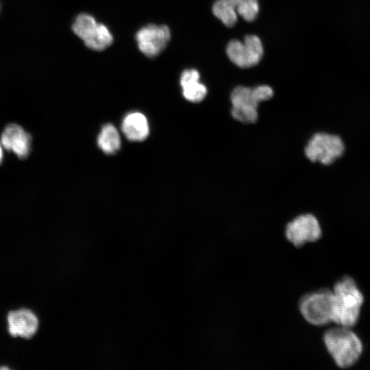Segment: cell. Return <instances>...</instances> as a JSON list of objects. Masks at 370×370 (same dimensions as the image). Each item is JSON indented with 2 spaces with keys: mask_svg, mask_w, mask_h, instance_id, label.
<instances>
[{
  "mask_svg": "<svg viewBox=\"0 0 370 370\" xmlns=\"http://www.w3.org/2000/svg\"><path fill=\"white\" fill-rule=\"evenodd\" d=\"M332 292V322L348 328L354 326L358 319L364 299L354 280L344 277L334 284Z\"/></svg>",
  "mask_w": 370,
  "mask_h": 370,
  "instance_id": "cell-1",
  "label": "cell"
},
{
  "mask_svg": "<svg viewBox=\"0 0 370 370\" xmlns=\"http://www.w3.org/2000/svg\"><path fill=\"white\" fill-rule=\"evenodd\" d=\"M323 341L336 364L342 368L353 365L362 349L359 338L345 326L337 325L328 330L323 334Z\"/></svg>",
  "mask_w": 370,
  "mask_h": 370,
  "instance_id": "cell-2",
  "label": "cell"
},
{
  "mask_svg": "<svg viewBox=\"0 0 370 370\" xmlns=\"http://www.w3.org/2000/svg\"><path fill=\"white\" fill-rule=\"evenodd\" d=\"M273 96V89L267 85H260L254 88L238 86L230 94L231 116L241 123H255L258 119L259 103L269 100Z\"/></svg>",
  "mask_w": 370,
  "mask_h": 370,
  "instance_id": "cell-3",
  "label": "cell"
},
{
  "mask_svg": "<svg viewBox=\"0 0 370 370\" xmlns=\"http://www.w3.org/2000/svg\"><path fill=\"white\" fill-rule=\"evenodd\" d=\"M345 151V144L341 136L325 132L313 134L304 148V154L308 160L324 166L333 165Z\"/></svg>",
  "mask_w": 370,
  "mask_h": 370,
  "instance_id": "cell-4",
  "label": "cell"
},
{
  "mask_svg": "<svg viewBox=\"0 0 370 370\" xmlns=\"http://www.w3.org/2000/svg\"><path fill=\"white\" fill-rule=\"evenodd\" d=\"M299 310L303 318L315 326L332 322L333 292L322 288L305 294L299 301Z\"/></svg>",
  "mask_w": 370,
  "mask_h": 370,
  "instance_id": "cell-5",
  "label": "cell"
},
{
  "mask_svg": "<svg viewBox=\"0 0 370 370\" xmlns=\"http://www.w3.org/2000/svg\"><path fill=\"white\" fill-rule=\"evenodd\" d=\"M72 29L92 50L103 51L113 42V36L108 28L97 23L92 16L86 13L80 14L76 17Z\"/></svg>",
  "mask_w": 370,
  "mask_h": 370,
  "instance_id": "cell-6",
  "label": "cell"
},
{
  "mask_svg": "<svg viewBox=\"0 0 370 370\" xmlns=\"http://www.w3.org/2000/svg\"><path fill=\"white\" fill-rule=\"evenodd\" d=\"M322 234L317 218L312 214H300L286 225V239L295 247L319 240Z\"/></svg>",
  "mask_w": 370,
  "mask_h": 370,
  "instance_id": "cell-7",
  "label": "cell"
},
{
  "mask_svg": "<svg viewBox=\"0 0 370 370\" xmlns=\"http://www.w3.org/2000/svg\"><path fill=\"white\" fill-rule=\"evenodd\" d=\"M136 38L140 51L153 58L164 49L170 40L171 32L166 25L149 24L138 31Z\"/></svg>",
  "mask_w": 370,
  "mask_h": 370,
  "instance_id": "cell-8",
  "label": "cell"
},
{
  "mask_svg": "<svg viewBox=\"0 0 370 370\" xmlns=\"http://www.w3.org/2000/svg\"><path fill=\"white\" fill-rule=\"evenodd\" d=\"M0 142L3 147L18 158H26L32 149V137L21 125L10 123L3 130Z\"/></svg>",
  "mask_w": 370,
  "mask_h": 370,
  "instance_id": "cell-9",
  "label": "cell"
},
{
  "mask_svg": "<svg viewBox=\"0 0 370 370\" xmlns=\"http://www.w3.org/2000/svg\"><path fill=\"white\" fill-rule=\"evenodd\" d=\"M8 329L12 336L32 337L38 330V319L30 310L21 308L10 311L7 317Z\"/></svg>",
  "mask_w": 370,
  "mask_h": 370,
  "instance_id": "cell-10",
  "label": "cell"
},
{
  "mask_svg": "<svg viewBox=\"0 0 370 370\" xmlns=\"http://www.w3.org/2000/svg\"><path fill=\"white\" fill-rule=\"evenodd\" d=\"M200 75L196 69L185 70L181 75L180 85L184 98L193 103L202 101L207 95V88L199 82Z\"/></svg>",
  "mask_w": 370,
  "mask_h": 370,
  "instance_id": "cell-11",
  "label": "cell"
},
{
  "mask_svg": "<svg viewBox=\"0 0 370 370\" xmlns=\"http://www.w3.org/2000/svg\"><path fill=\"white\" fill-rule=\"evenodd\" d=\"M121 130L125 137L131 141H142L149 133L146 116L139 112L128 113L123 119Z\"/></svg>",
  "mask_w": 370,
  "mask_h": 370,
  "instance_id": "cell-12",
  "label": "cell"
},
{
  "mask_svg": "<svg viewBox=\"0 0 370 370\" xmlns=\"http://www.w3.org/2000/svg\"><path fill=\"white\" fill-rule=\"evenodd\" d=\"M121 137L117 129L111 123L103 126L97 138V145L106 154H114L121 147Z\"/></svg>",
  "mask_w": 370,
  "mask_h": 370,
  "instance_id": "cell-13",
  "label": "cell"
},
{
  "mask_svg": "<svg viewBox=\"0 0 370 370\" xmlns=\"http://www.w3.org/2000/svg\"><path fill=\"white\" fill-rule=\"evenodd\" d=\"M247 58V68L257 65L263 56L261 40L256 35H247L243 41Z\"/></svg>",
  "mask_w": 370,
  "mask_h": 370,
  "instance_id": "cell-14",
  "label": "cell"
},
{
  "mask_svg": "<svg viewBox=\"0 0 370 370\" xmlns=\"http://www.w3.org/2000/svg\"><path fill=\"white\" fill-rule=\"evenodd\" d=\"M212 12L227 27L234 26L237 21L236 9L222 0H217L214 3Z\"/></svg>",
  "mask_w": 370,
  "mask_h": 370,
  "instance_id": "cell-15",
  "label": "cell"
},
{
  "mask_svg": "<svg viewBox=\"0 0 370 370\" xmlns=\"http://www.w3.org/2000/svg\"><path fill=\"white\" fill-rule=\"evenodd\" d=\"M226 54L238 67L247 68L245 49L242 41L236 39L230 40L226 47Z\"/></svg>",
  "mask_w": 370,
  "mask_h": 370,
  "instance_id": "cell-16",
  "label": "cell"
},
{
  "mask_svg": "<svg viewBox=\"0 0 370 370\" xmlns=\"http://www.w3.org/2000/svg\"><path fill=\"white\" fill-rule=\"evenodd\" d=\"M236 11L245 21L251 22L259 12L258 0H243L236 7Z\"/></svg>",
  "mask_w": 370,
  "mask_h": 370,
  "instance_id": "cell-17",
  "label": "cell"
},
{
  "mask_svg": "<svg viewBox=\"0 0 370 370\" xmlns=\"http://www.w3.org/2000/svg\"><path fill=\"white\" fill-rule=\"evenodd\" d=\"M3 158V147L0 142V164L2 162Z\"/></svg>",
  "mask_w": 370,
  "mask_h": 370,
  "instance_id": "cell-18",
  "label": "cell"
}]
</instances>
